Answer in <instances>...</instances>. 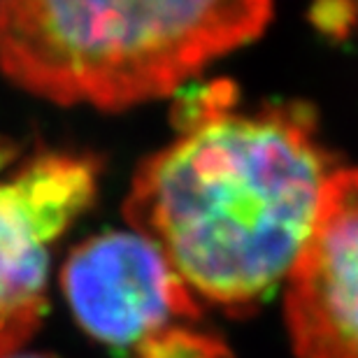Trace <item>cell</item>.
I'll return each instance as SVG.
<instances>
[{"label": "cell", "mask_w": 358, "mask_h": 358, "mask_svg": "<svg viewBox=\"0 0 358 358\" xmlns=\"http://www.w3.org/2000/svg\"><path fill=\"white\" fill-rule=\"evenodd\" d=\"M5 358H61V356L47 354V352H14V354L5 356Z\"/></svg>", "instance_id": "obj_8"}, {"label": "cell", "mask_w": 358, "mask_h": 358, "mask_svg": "<svg viewBox=\"0 0 358 358\" xmlns=\"http://www.w3.org/2000/svg\"><path fill=\"white\" fill-rule=\"evenodd\" d=\"M47 249L35 245L0 198V358L19 352L47 307Z\"/></svg>", "instance_id": "obj_6"}, {"label": "cell", "mask_w": 358, "mask_h": 358, "mask_svg": "<svg viewBox=\"0 0 358 358\" xmlns=\"http://www.w3.org/2000/svg\"><path fill=\"white\" fill-rule=\"evenodd\" d=\"M68 307L89 338L138 347L179 321H200V303L161 249L140 233H105L68 256L61 272Z\"/></svg>", "instance_id": "obj_3"}, {"label": "cell", "mask_w": 358, "mask_h": 358, "mask_svg": "<svg viewBox=\"0 0 358 358\" xmlns=\"http://www.w3.org/2000/svg\"><path fill=\"white\" fill-rule=\"evenodd\" d=\"M272 0H0V70L61 105L161 98L254 40Z\"/></svg>", "instance_id": "obj_2"}, {"label": "cell", "mask_w": 358, "mask_h": 358, "mask_svg": "<svg viewBox=\"0 0 358 358\" xmlns=\"http://www.w3.org/2000/svg\"><path fill=\"white\" fill-rule=\"evenodd\" d=\"M96 196V166L82 156L42 154L0 182V198L35 245L49 247Z\"/></svg>", "instance_id": "obj_5"}, {"label": "cell", "mask_w": 358, "mask_h": 358, "mask_svg": "<svg viewBox=\"0 0 358 358\" xmlns=\"http://www.w3.org/2000/svg\"><path fill=\"white\" fill-rule=\"evenodd\" d=\"M235 100L228 82L182 98L179 138L142 163L126 217L198 300L249 314L291 275L335 170L305 107Z\"/></svg>", "instance_id": "obj_1"}, {"label": "cell", "mask_w": 358, "mask_h": 358, "mask_svg": "<svg viewBox=\"0 0 358 358\" xmlns=\"http://www.w3.org/2000/svg\"><path fill=\"white\" fill-rule=\"evenodd\" d=\"M131 354L133 358H235L231 347L198 328V321H179L161 328L133 347Z\"/></svg>", "instance_id": "obj_7"}, {"label": "cell", "mask_w": 358, "mask_h": 358, "mask_svg": "<svg viewBox=\"0 0 358 358\" xmlns=\"http://www.w3.org/2000/svg\"><path fill=\"white\" fill-rule=\"evenodd\" d=\"M286 326L298 358H358V170H335L289 275Z\"/></svg>", "instance_id": "obj_4"}]
</instances>
